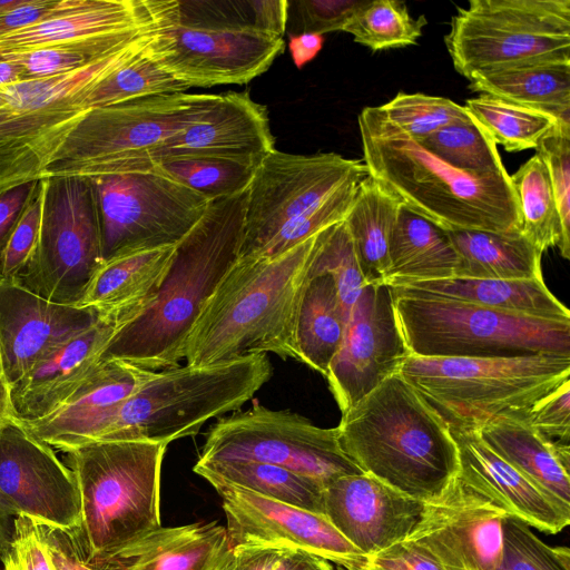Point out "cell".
Returning a JSON list of instances; mask_svg holds the SVG:
<instances>
[{
  "label": "cell",
  "mask_w": 570,
  "mask_h": 570,
  "mask_svg": "<svg viewBox=\"0 0 570 570\" xmlns=\"http://www.w3.org/2000/svg\"><path fill=\"white\" fill-rule=\"evenodd\" d=\"M316 237L275 256L238 257L191 327L185 364L267 353L298 361L297 318Z\"/></svg>",
  "instance_id": "6da1fadb"
},
{
  "label": "cell",
  "mask_w": 570,
  "mask_h": 570,
  "mask_svg": "<svg viewBox=\"0 0 570 570\" xmlns=\"http://www.w3.org/2000/svg\"><path fill=\"white\" fill-rule=\"evenodd\" d=\"M247 190L209 202L197 224L175 245L153 301L114 333L100 360H122L149 371L180 365L206 301L239 257Z\"/></svg>",
  "instance_id": "7a4b0ae2"
},
{
  "label": "cell",
  "mask_w": 570,
  "mask_h": 570,
  "mask_svg": "<svg viewBox=\"0 0 570 570\" xmlns=\"http://www.w3.org/2000/svg\"><path fill=\"white\" fill-rule=\"evenodd\" d=\"M357 122L368 175L404 207L445 230H520L507 169L483 176L456 170L394 126L379 106L363 108Z\"/></svg>",
  "instance_id": "3957f363"
},
{
  "label": "cell",
  "mask_w": 570,
  "mask_h": 570,
  "mask_svg": "<svg viewBox=\"0 0 570 570\" xmlns=\"http://www.w3.org/2000/svg\"><path fill=\"white\" fill-rule=\"evenodd\" d=\"M336 428L363 473L413 499L436 497L458 474L449 425L400 373L343 412Z\"/></svg>",
  "instance_id": "277c9868"
},
{
  "label": "cell",
  "mask_w": 570,
  "mask_h": 570,
  "mask_svg": "<svg viewBox=\"0 0 570 570\" xmlns=\"http://www.w3.org/2000/svg\"><path fill=\"white\" fill-rule=\"evenodd\" d=\"M167 445L141 440L91 442L66 452L80 494L71 531L87 560L121 570V554L161 527L160 471Z\"/></svg>",
  "instance_id": "5b68a950"
},
{
  "label": "cell",
  "mask_w": 570,
  "mask_h": 570,
  "mask_svg": "<svg viewBox=\"0 0 570 570\" xmlns=\"http://www.w3.org/2000/svg\"><path fill=\"white\" fill-rule=\"evenodd\" d=\"M367 173L362 159L336 153L274 149L256 167L247 190L239 257L282 254L344 220Z\"/></svg>",
  "instance_id": "8992f818"
},
{
  "label": "cell",
  "mask_w": 570,
  "mask_h": 570,
  "mask_svg": "<svg viewBox=\"0 0 570 570\" xmlns=\"http://www.w3.org/2000/svg\"><path fill=\"white\" fill-rule=\"evenodd\" d=\"M155 36L156 31L146 33L67 73L0 86V194L41 179L91 109L88 97L94 89L142 52Z\"/></svg>",
  "instance_id": "52a82bcc"
},
{
  "label": "cell",
  "mask_w": 570,
  "mask_h": 570,
  "mask_svg": "<svg viewBox=\"0 0 570 570\" xmlns=\"http://www.w3.org/2000/svg\"><path fill=\"white\" fill-rule=\"evenodd\" d=\"M272 375L267 354L154 371L92 442L141 440L168 445L193 436L210 419L240 410Z\"/></svg>",
  "instance_id": "ba28073f"
},
{
  "label": "cell",
  "mask_w": 570,
  "mask_h": 570,
  "mask_svg": "<svg viewBox=\"0 0 570 570\" xmlns=\"http://www.w3.org/2000/svg\"><path fill=\"white\" fill-rule=\"evenodd\" d=\"M400 374L450 429L478 431L507 412L530 410L570 379V357H419Z\"/></svg>",
  "instance_id": "9c48e42d"
},
{
  "label": "cell",
  "mask_w": 570,
  "mask_h": 570,
  "mask_svg": "<svg viewBox=\"0 0 570 570\" xmlns=\"http://www.w3.org/2000/svg\"><path fill=\"white\" fill-rule=\"evenodd\" d=\"M213 96L165 94L91 108L41 179L153 170L159 150L203 117Z\"/></svg>",
  "instance_id": "30bf717a"
},
{
  "label": "cell",
  "mask_w": 570,
  "mask_h": 570,
  "mask_svg": "<svg viewBox=\"0 0 570 570\" xmlns=\"http://www.w3.org/2000/svg\"><path fill=\"white\" fill-rule=\"evenodd\" d=\"M393 308L412 356L570 357V321L535 318L444 298L393 295Z\"/></svg>",
  "instance_id": "8fae6325"
},
{
  "label": "cell",
  "mask_w": 570,
  "mask_h": 570,
  "mask_svg": "<svg viewBox=\"0 0 570 570\" xmlns=\"http://www.w3.org/2000/svg\"><path fill=\"white\" fill-rule=\"evenodd\" d=\"M444 42L468 80L505 67L570 62V0H471L458 8Z\"/></svg>",
  "instance_id": "7c38bea8"
},
{
  "label": "cell",
  "mask_w": 570,
  "mask_h": 570,
  "mask_svg": "<svg viewBox=\"0 0 570 570\" xmlns=\"http://www.w3.org/2000/svg\"><path fill=\"white\" fill-rule=\"evenodd\" d=\"M38 244L12 283L38 296L79 306L102 259L100 224L92 180L43 178Z\"/></svg>",
  "instance_id": "4fadbf2b"
},
{
  "label": "cell",
  "mask_w": 570,
  "mask_h": 570,
  "mask_svg": "<svg viewBox=\"0 0 570 570\" xmlns=\"http://www.w3.org/2000/svg\"><path fill=\"white\" fill-rule=\"evenodd\" d=\"M199 461L246 460L274 464L314 480L363 473L341 446L337 428L324 429L289 410L257 401L224 415L209 428Z\"/></svg>",
  "instance_id": "5bb4252c"
},
{
  "label": "cell",
  "mask_w": 570,
  "mask_h": 570,
  "mask_svg": "<svg viewBox=\"0 0 570 570\" xmlns=\"http://www.w3.org/2000/svg\"><path fill=\"white\" fill-rule=\"evenodd\" d=\"M92 180L102 259L176 245L210 200L153 170L105 174Z\"/></svg>",
  "instance_id": "9a60e30c"
},
{
  "label": "cell",
  "mask_w": 570,
  "mask_h": 570,
  "mask_svg": "<svg viewBox=\"0 0 570 570\" xmlns=\"http://www.w3.org/2000/svg\"><path fill=\"white\" fill-rule=\"evenodd\" d=\"M284 48L283 37L250 26L178 19L157 32L149 52L191 88L247 83L264 73Z\"/></svg>",
  "instance_id": "2e32d148"
},
{
  "label": "cell",
  "mask_w": 570,
  "mask_h": 570,
  "mask_svg": "<svg viewBox=\"0 0 570 570\" xmlns=\"http://www.w3.org/2000/svg\"><path fill=\"white\" fill-rule=\"evenodd\" d=\"M209 483L222 498L230 547L250 544L299 550L344 570H362L366 556L346 540L324 514L219 481Z\"/></svg>",
  "instance_id": "e0dca14e"
},
{
  "label": "cell",
  "mask_w": 570,
  "mask_h": 570,
  "mask_svg": "<svg viewBox=\"0 0 570 570\" xmlns=\"http://www.w3.org/2000/svg\"><path fill=\"white\" fill-rule=\"evenodd\" d=\"M507 517L455 476L440 494L424 501L405 539L425 549L444 570H499Z\"/></svg>",
  "instance_id": "ac0fdd59"
},
{
  "label": "cell",
  "mask_w": 570,
  "mask_h": 570,
  "mask_svg": "<svg viewBox=\"0 0 570 570\" xmlns=\"http://www.w3.org/2000/svg\"><path fill=\"white\" fill-rule=\"evenodd\" d=\"M409 355L391 287L366 285L352 307L343 342L325 376L342 413L400 373Z\"/></svg>",
  "instance_id": "d6986e66"
},
{
  "label": "cell",
  "mask_w": 570,
  "mask_h": 570,
  "mask_svg": "<svg viewBox=\"0 0 570 570\" xmlns=\"http://www.w3.org/2000/svg\"><path fill=\"white\" fill-rule=\"evenodd\" d=\"M0 494L17 514L65 529L79 525L80 494L71 470L13 419L0 425Z\"/></svg>",
  "instance_id": "ffe728a7"
},
{
  "label": "cell",
  "mask_w": 570,
  "mask_h": 570,
  "mask_svg": "<svg viewBox=\"0 0 570 570\" xmlns=\"http://www.w3.org/2000/svg\"><path fill=\"white\" fill-rule=\"evenodd\" d=\"M100 321L87 307L45 299L0 281V358L2 375L14 385L52 351Z\"/></svg>",
  "instance_id": "44dd1931"
},
{
  "label": "cell",
  "mask_w": 570,
  "mask_h": 570,
  "mask_svg": "<svg viewBox=\"0 0 570 570\" xmlns=\"http://www.w3.org/2000/svg\"><path fill=\"white\" fill-rule=\"evenodd\" d=\"M423 503L366 473L340 476L323 490L324 515L366 557L403 541Z\"/></svg>",
  "instance_id": "7402d4cb"
},
{
  "label": "cell",
  "mask_w": 570,
  "mask_h": 570,
  "mask_svg": "<svg viewBox=\"0 0 570 570\" xmlns=\"http://www.w3.org/2000/svg\"><path fill=\"white\" fill-rule=\"evenodd\" d=\"M274 149L266 107L254 101L247 91H228L214 94L203 117L169 139L155 164L193 157L230 160L256 168Z\"/></svg>",
  "instance_id": "603a6c76"
},
{
  "label": "cell",
  "mask_w": 570,
  "mask_h": 570,
  "mask_svg": "<svg viewBox=\"0 0 570 570\" xmlns=\"http://www.w3.org/2000/svg\"><path fill=\"white\" fill-rule=\"evenodd\" d=\"M153 372L122 360H101L56 410L37 420H13L35 439L63 453L69 452L91 443Z\"/></svg>",
  "instance_id": "cb8c5ba5"
},
{
  "label": "cell",
  "mask_w": 570,
  "mask_h": 570,
  "mask_svg": "<svg viewBox=\"0 0 570 570\" xmlns=\"http://www.w3.org/2000/svg\"><path fill=\"white\" fill-rule=\"evenodd\" d=\"M456 444V476L529 527L557 533L570 522V508L556 501L491 450L478 431L450 429Z\"/></svg>",
  "instance_id": "d4e9b609"
},
{
  "label": "cell",
  "mask_w": 570,
  "mask_h": 570,
  "mask_svg": "<svg viewBox=\"0 0 570 570\" xmlns=\"http://www.w3.org/2000/svg\"><path fill=\"white\" fill-rule=\"evenodd\" d=\"M118 327L100 320L42 358L11 386L12 419L37 420L63 403L100 363Z\"/></svg>",
  "instance_id": "484cf974"
},
{
  "label": "cell",
  "mask_w": 570,
  "mask_h": 570,
  "mask_svg": "<svg viewBox=\"0 0 570 570\" xmlns=\"http://www.w3.org/2000/svg\"><path fill=\"white\" fill-rule=\"evenodd\" d=\"M175 245L137 249L104 261L94 274L80 307L119 327L153 301L170 267ZM118 327V328H119Z\"/></svg>",
  "instance_id": "4316f807"
},
{
  "label": "cell",
  "mask_w": 570,
  "mask_h": 570,
  "mask_svg": "<svg viewBox=\"0 0 570 570\" xmlns=\"http://www.w3.org/2000/svg\"><path fill=\"white\" fill-rule=\"evenodd\" d=\"M529 410L501 414L478 430L483 442L524 478L570 508V446L540 434L528 419Z\"/></svg>",
  "instance_id": "83f0119b"
},
{
  "label": "cell",
  "mask_w": 570,
  "mask_h": 570,
  "mask_svg": "<svg viewBox=\"0 0 570 570\" xmlns=\"http://www.w3.org/2000/svg\"><path fill=\"white\" fill-rule=\"evenodd\" d=\"M390 287L392 294L400 297L454 299L535 318L570 321L569 309L543 279L452 277Z\"/></svg>",
  "instance_id": "f1b7e54d"
},
{
  "label": "cell",
  "mask_w": 570,
  "mask_h": 570,
  "mask_svg": "<svg viewBox=\"0 0 570 570\" xmlns=\"http://www.w3.org/2000/svg\"><path fill=\"white\" fill-rule=\"evenodd\" d=\"M230 549L217 521L160 527L126 550L121 570H218Z\"/></svg>",
  "instance_id": "f546056e"
},
{
  "label": "cell",
  "mask_w": 570,
  "mask_h": 570,
  "mask_svg": "<svg viewBox=\"0 0 570 570\" xmlns=\"http://www.w3.org/2000/svg\"><path fill=\"white\" fill-rule=\"evenodd\" d=\"M458 254L448 232L402 205L389 245L384 282L402 286L455 277Z\"/></svg>",
  "instance_id": "4dcf8cb0"
},
{
  "label": "cell",
  "mask_w": 570,
  "mask_h": 570,
  "mask_svg": "<svg viewBox=\"0 0 570 570\" xmlns=\"http://www.w3.org/2000/svg\"><path fill=\"white\" fill-rule=\"evenodd\" d=\"M458 254L455 277L543 279L542 253L521 233L446 230Z\"/></svg>",
  "instance_id": "1f68e13d"
},
{
  "label": "cell",
  "mask_w": 570,
  "mask_h": 570,
  "mask_svg": "<svg viewBox=\"0 0 570 570\" xmlns=\"http://www.w3.org/2000/svg\"><path fill=\"white\" fill-rule=\"evenodd\" d=\"M469 88L532 108L570 126V62L505 67L472 77Z\"/></svg>",
  "instance_id": "d6a6232c"
},
{
  "label": "cell",
  "mask_w": 570,
  "mask_h": 570,
  "mask_svg": "<svg viewBox=\"0 0 570 570\" xmlns=\"http://www.w3.org/2000/svg\"><path fill=\"white\" fill-rule=\"evenodd\" d=\"M401 207L400 200L368 175L344 218L366 285L386 279L389 245Z\"/></svg>",
  "instance_id": "836d02e7"
},
{
  "label": "cell",
  "mask_w": 570,
  "mask_h": 570,
  "mask_svg": "<svg viewBox=\"0 0 570 570\" xmlns=\"http://www.w3.org/2000/svg\"><path fill=\"white\" fill-rule=\"evenodd\" d=\"M194 472L267 499L324 514V488L312 479L274 464L246 461H199Z\"/></svg>",
  "instance_id": "e575fe53"
},
{
  "label": "cell",
  "mask_w": 570,
  "mask_h": 570,
  "mask_svg": "<svg viewBox=\"0 0 570 570\" xmlns=\"http://www.w3.org/2000/svg\"><path fill=\"white\" fill-rule=\"evenodd\" d=\"M345 327L346 318L333 278L330 275L308 278L296 326L298 361L326 376Z\"/></svg>",
  "instance_id": "d590c367"
},
{
  "label": "cell",
  "mask_w": 570,
  "mask_h": 570,
  "mask_svg": "<svg viewBox=\"0 0 570 570\" xmlns=\"http://www.w3.org/2000/svg\"><path fill=\"white\" fill-rule=\"evenodd\" d=\"M510 178L517 196L521 233L542 254L558 247L560 219L544 161L535 154Z\"/></svg>",
  "instance_id": "8d00e7d4"
},
{
  "label": "cell",
  "mask_w": 570,
  "mask_h": 570,
  "mask_svg": "<svg viewBox=\"0 0 570 570\" xmlns=\"http://www.w3.org/2000/svg\"><path fill=\"white\" fill-rule=\"evenodd\" d=\"M463 107L497 145L510 153L535 149L560 124L542 111L484 94L468 99Z\"/></svg>",
  "instance_id": "74e56055"
},
{
  "label": "cell",
  "mask_w": 570,
  "mask_h": 570,
  "mask_svg": "<svg viewBox=\"0 0 570 570\" xmlns=\"http://www.w3.org/2000/svg\"><path fill=\"white\" fill-rule=\"evenodd\" d=\"M456 170L483 176L504 170L497 144L471 116L416 140Z\"/></svg>",
  "instance_id": "f35d334b"
},
{
  "label": "cell",
  "mask_w": 570,
  "mask_h": 570,
  "mask_svg": "<svg viewBox=\"0 0 570 570\" xmlns=\"http://www.w3.org/2000/svg\"><path fill=\"white\" fill-rule=\"evenodd\" d=\"M426 23L423 14L413 18L403 1L366 0L343 31L355 42L379 51L415 45Z\"/></svg>",
  "instance_id": "ab89813d"
},
{
  "label": "cell",
  "mask_w": 570,
  "mask_h": 570,
  "mask_svg": "<svg viewBox=\"0 0 570 570\" xmlns=\"http://www.w3.org/2000/svg\"><path fill=\"white\" fill-rule=\"evenodd\" d=\"M255 167L214 158L179 157L156 163L153 171L203 195L208 200L228 198L245 193Z\"/></svg>",
  "instance_id": "60d3db41"
},
{
  "label": "cell",
  "mask_w": 570,
  "mask_h": 570,
  "mask_svg": "<svg viewBox=\"0 0 570 570\" xmlns=\"http://www.w3.org/2000/svg\"><path fill=\"white\" fill-rule=\"evenodd\" d=\"M149 45L94 89L88 97L90 108L112 106L149 96L186 92L189 89L151 57Z\"/></svg>",
  "instance_id": "b9f144b4"
},
{
  "label": "cell",
  "mask_w": 570,
  "mask_h": 570,
  "mask_svg": "<svg viewBox=\"0 0 570 570\" xmlns=\"http://www.w3.org/2000/svg\"><path fill=\"white\" fill-rule=\"evenodd\" d=\"M320 275H330L333 278L347 322L366 283L344 220L317 234L308 278Z\"/></svg>",
  "instance_id": "7bdbcfd3"
},
{
  "label": "cell",
  "mask_w": 570,
  "mask_h": 570,
  "mask_svg": "<svg viewBox=\"0 0 570 570\" xmlns=\"http://www.w3.org/2000/svg\"><path fill=\"white\" fill-rule=\"evenodd\" d=\"M379 108L394 126L414 140L471 117L463 106L444 97L425 94L399 92Z\"/></svg>",
  "instance_id": "ee69618b"
},
{
  "label": "cell",
  "mask_w": 570,
  "mask_h": 570,
  "mask_svg": "<svg viewBox=\"0 0 570 570\" xmlns=\"http://www.w3.org/2000/svg\"><path fill=\"white\" fill-rule=\"evenodd\" d=\"M499 570H570V551L567 547L544 543L528 524L507 517Z\"/></svg>",
  "instance_id": "f6af8a7d"
},
{
  "label": "cell",
  "mask_w": 570,
  "mask_h": 570,
  "mask_svg": "<svg viewBox=\"0 0 570 570\" xmlns=\"http://www.w3.org/2000/svg\"><path fill=\"white\" fill-rule=\"evenodd\" d=\"M554 194L561 228L560 255L570 258V126L558 124L538 145Z\"/></svg>",
  "instance_id": "bcb514c9"
},
{
  "label": "cell",
  "mask_w": 570,
  "mask_h": 570,
  "mask_svg": "<svg viewBox=\"0 0 570 570\" xmlns=\"http://www.w3.org/2000/svg\"><path fill=\"white\" fill-rule=\"evenodd\" d=\"M43 187L38 189L24 209L0 259V281L12 282L30 259L39 239L42 218Z\"/></svg>",
  "instance_id": "7dc6e473"
},
{
  "label": "cell",
  "mask_w": 570,
  "mask_h": 570,
  "mask_svg": "<svg viewBox=\"0 0 570 570\" xmlns=\"http://www.w3.org/2000/svg\"><path fill=\"white\" fill-rule=\"evenodd\" d=\"M0 559L3 570H55L38 522L23 513L14 517L11 539Z\"/></svg>",
  "instance_id": "c3c4849f"
},
{
  "label": "cell",
  "mask_w": 570,
  "mask_h": 570,
  "mask_svg": "<svg viewBox=\"0 0 570 570\" xmlns=\"http://www.w3.org/2000/svg\"><path fill=\"white\" fill-rule=\"evenodd\" d=\"M531 425L552 441L570 439V379L528 411Z\"/></svg>",
  "instance_id": "681fc988"
},
{
  "label": "cell",
  "mask_w": 570,
  "mask_h": 570,
  "mask_svg": "<svg viewBox=\"0 0 570 570\" xmlns=\"http://www.w3.org/2000/svg\"><path fill=\"white\" fill-rule=\"evenodd\" d=\"M366 0H299L303 31L325 35L343 31L353 14Z\"/></svg>",
  "instance_id": "f907efd6"
},
{
  "label": "cell",
  "mask_w": 570,
  "mask_h": 570,
  "mask_svg": "<svg viewBox=\"0 0 570 570\" xmlns=\"http://www.w3.org/2000/svg\"><path fill=\"white\" fill-rule=\"evenodd\" d=\"M362 570H444L421 546L404 539L367 556Z\"/></svg>",
  "instance_id": "816d5d0a"
},
{
  "label": "cell",
  "mask_w": 570,
  "mask_h": 570,
  "mask_svg": "<svg viewBox=\"0 0 570 570\" xmlns=\"http://www.w3.org/2000/svg\"><path fill=\"white\" fill-rule=\"evenodd\" d=\"M37 522L55 570H102L87 560L71 529Z\"/></svg>",
  "instance_id": "f5cc1de1"
},
{
  "label": "cell",
  "mask_w": 570,
  "mask_h": 570,
  "mask_svg": "<svg viewBox=\"0 0 570 570\" xmlns=\"http://www.w3.org/2000/svg\"><path fill=\"white\" fill-rule=\"evenodd\" d=\"M39 180L21 184L0 194V259L12 232L38 189Z\"/></svg>",
  "instance_id": "db71d44e"
},
{
  "label": "cell",
  "mask_w": 570,
  "mask_h": 570,
  "mask_svg": "<svg viewBox=\"0 0 570 570\" xmlns=\"http://www.w3.org/2000/svg\"><path fill=\"white\" fill-rule=\"evenodd\" d=\"M66 0H23L17 7L0 10V37L28 27L59 11Z\"/></svg>",
  "instance_id": "11a10c76"
},
{
  "label": "cell",
  "mask_w": 570,
  "mask_h": 570,
  "mask_svg": "<svg viewBox=\"0 0 570 570\" xmlns=\"http://www.w3.org/2000/svg\"><path fill=\"white\" fill-rule=\"evenodd\" d=\"M284 550L250 544L230 547L218 570H272Z\"/></svg>",
  "instance_id": "9f6ffc18"
},
{
  "label": "cell",
  "mask_w": 570,
  "mask_h": 570,
  "mask_svg": "<svg viewBox=\"0 0 570 570\" xmlns=\"http://www.w3.org/2000/svg\"><path fill=\"white\" fill-rule=\"evenodd\" d=\"M247 3L250 16L249 22L254 29L283 37L288 16V1L254 0L247 1Z\"/></svg>",
  "instance_id": "6f0895ef"
},
{
  "label": "cell",
  "mask_w": 570,
  "mask_h": 570,
  "mask_svg": "<svg viewBox=\"0 0 570 570\" xmlns=\"http://www.w3.org/2000/svg\"><path fill=\"white\" fill-rule=\"evenodd\" d=\"M324 37L315 32L303 31L289 37L288 48L296 68H303L321 51Z\"/></svg>",
  "instance_id": "680465c9"
},
{
  "label": "cell",
  "mask_w": 570,
  "mask_h": 570,
  "mask_svg": "<svg viewBox=\"0 0 570 570\" xmlns=\"http://www.w3.org/2000/svg\"><path fill=\"white\" fill-rule=\"evenodd\" d=\"M272 570H336L333 563L311 553L285 549Z\"/></svg>",
  "instance_id": "91938a15"
},
{
  "label": "cell",
  "mask_w": 570,
  "mask_h": 570,
  "mask_svg": "<svg viewBox=\"0 0 570 570\" xmlns=\"http://www.w3.org/2000/svg\"><path fill=\"white\" fill-rule=\"evenodd\" d=\"M16 515L13 508L0 494V556L11 539Z\"/></svg>",
  "instance_id": "94428289"
},
{
  "label": "cell",
  "mask_w": 570,
  "mask_h": 570,
  "mask_svg": "<svg viewBox=\"0 0 570 570\" xmlns=\"http://www.w3.org/2000/svg\"><path fill=\"white\" fill-rule=\"evenodd\" d=\"M12 417L11 386L3 376H0V425Z\"/></svg>",
  "instance_id": "6125c7cd"
},
{
  "label": "cell",
  "mask_w": 570,
  "mask_h": 570,
  "mask_svg": "<svg viewBox=\"0 0 570 570\" xmlns=\"http://www.w3.org/2000/svg\"><path fill=\"white\" fill-rule=\"evenodd\" d=\"M22 80L20 68L6 60L0 59V86Z\"/></svg>",
  "instance_id": "be15d7a7"
},
{
  "label": "cell",
  "mask_w": 570,
  "mask_h": 570,
  "mask_svg": "<svg viewBox=\"0 0 570 570\" xmlns=\"http://www.w3.org/2000/svg\"><path fill=\"white\" fill-rule=\"evenodd\" d=\"M23 0H0V10L19 6Z\"/></svg>",
  "instance_id": "e7e4bbea"
},
{
  "label": "cell",
  "mask_w": 570,
  "mask_h": 570,
  "mask_svg": "<svg viewBox=\"0 0 570 570\" xmlns=\"http://www.w3.org/2000/svg\"><path fill=\"white\" fill-rule=\"evenodd\" d=\"M0 376H3L2 375V370H1V358H0Z\"/></svg>",
  "instance_id": "03108f58"
}]
</instances>
